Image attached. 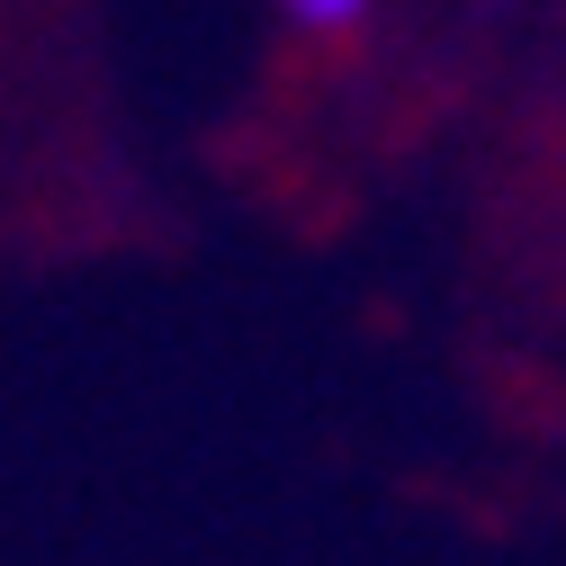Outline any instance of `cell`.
I'll return each mask as SVG.
<instances>
[{"mask_svg":"<svg viewBox=\"0 0 566 566\" xmlns=\"http://www.w3.org/2000/svg\"><path fill=\"white\" fill-rule=\"evenodd\" d=\"M279 19L315 45H350V36L378 28V0H279Z\"/></svg>","mask_w":566,"mask_h":566,"instance_id":"cell-1","label":"cell"}]
</instances>
